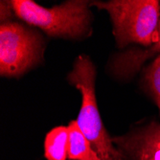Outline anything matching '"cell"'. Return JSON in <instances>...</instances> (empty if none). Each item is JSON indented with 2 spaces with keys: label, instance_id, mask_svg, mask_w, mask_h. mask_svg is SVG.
<instances>
[{
  "label": "cell",
  "instance_id": "4",
  "mask_svg": "<svg viewBox=\"0 0 160 160\" xmlns=\"http://www.w3.org/2000/svg\"><path fill=\"white\" fill-rule=\"evenodd\" d=\"M45 39L26 23L0 24V75L19 78L44 61Z\"/></svg>",
  "mask_w": 160,
  "mask_h": 160
},
{
  "label": "cell",
  "instance_id": "9",
  "mask_svg": "<svg viewBox=\"0 0 160 160\" xmlns=\"http://www.w3.org/2000/svg\"><path fill=\"white\" fill-rule=\"evenodd\" d=\"M142 83L160 114V55L142 69Z\"/></svg>",
  "mask_w": 160,
  "mask_h": 160
},
{
  "label": "cell",
  "instance_id": "2",
  "mask_svg": "<svg viewBox=\"0 0 160 160\" xmlns=\"http://www.w3.org/2000/svg\"><path fill=\"white\" fill-rule=\"evenodd\" d=\"M96 75V67L90 58L80 55L66 77L67 82L82 95V105L76 120L78 127L101 160H125L102 122L95 94Z\"/></svg>",
  "mask_w": 160,
  "mask_h": 160
},
{
  "label": "cell",
  "instance_id": "8",
  "mask_svg": "<svg viewBox=\"0 0 160 160\" xmlns=\"http://www.w3.org/2000/svg\"><path fill=\"white\" fill-rule=\"evenodd\" d=\"M68 128L69 145L67 160H101L81 132L76 120L69 123Z\"/></svg>",
  "mask_w": 160,
  "mask_h": 160
},
{
  "label": "cell",
  "instance_id": "6",
  "mask_svg": "<svg viewBox=\"0 0 160 160\" xmlns=\"http://www.w3.org/2000/svg\"><path fill=\"white\" fill-rule=\"evenodd\" d=\"M160 55V29L155 44L149 48L130 47L116 53L108 62V70L117 80H132L149 60Z\"/></svg>",
  "mask_w": 160,
  "mask_h": 160
},
{
  "label": "cell",
  "instance_id": "10",
  "mask_svg": "<svg viewBox=\"0 0 160 160\" xmlns=\"http://www.w3.org/2000/svg\"><path fill=\"white\" fill-rule=\"evenodd\" d=\"M14 18H17V17L11 1H0V21H1V24L14 21Z\"/></svg>",
  "mask_w": 160,
  "mask_h": 160
},
{
  "label": "cell",
  "instance_id": "3",
  "mask_svg": "<svg viewBox=\"0 0 160 160\" xmlns=\"http://www.w3.org/2000/svg\"><path fill=\"white\" fill-rule=\"evenodd\" d=\"M90 5L108 13L119 49L125 50L130 44L149 48L157 42L160 29V2L157 0H111Z\"/></svg>",
  "mask_w": 160,
  "mask_h": 160
},
{
  "label": "cell",
  "instance_id": "1",
  "mask_svg": "<svg viewBox=\"0 0 160 160\" xmlns=\"http://www.w3.org/2000/svg\"><path fill=\"white\" fill-rule=\"evenodd\" d=\"M17 18L47 36L65 39H83L91 36L93 13L87 0H67L52 8L32 0H11Z\"/></svg>",
  "mask_w": 160,
  "mask_h": 160
},
{
  "label": "cell",
  "instance_id": "5",
  "mask_svg": "<svg viewBox=\"0 0 160 160\" xmlns=\"http://www.w3.org/2000/svg\"><path fill=\"white\" fill-rule=\"evenodd\" d=\"M112 139L125 160H160V122L156 120Z\"/></svg>",
  "mask_w": 160,
  "mask_h": 160
},
{
  "label": "cell",
  "instance_id": "7",
  "mask_svg": "<svg viewBox=\"0 0 160 160\" xmlns=\"http://www.w3.org/2000/svg\"><path fill=\"white\" fill-rule=\"evenodd\" d=\"M69 145L68 126L56 127L44 139V157L47 160H67Z\"/></svg>",
  "mask_w": 160,
  "mask_h": 160
}]
</instances>
